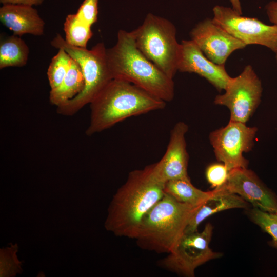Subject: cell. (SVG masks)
<instances>
[{"label":"cell","mask_w":277,"mask_h":277,"mask_svg":"<svg viewBox=\"0 0 277 277\" xmlns=\"http://www.w3.org/2000/svg\"><path fill=\"white\" fill-rule=\"evenodd\" d=\"M249 217L262 230L272 238L271 244L277 248V213H270L253 208L248 211Z\"/></svg>","instance_id":"603a6c76"},{"label":"cell","mask_w":277,"mask_h":277,"mask_svg":"<svg viewBox=\"0 0 277 277\" xmlns=\"http://www.w3.org/2000/svg\"><path fill=\"white\" fill-rule=\"evenodd\" d=\"M188 126L184 122L175 124L171 130L169 143L162 159L155 163L157 171L162 181L189 179L188 174L189 155L185 136Z\"/></svg>","instance_id":"5bb4252c"},{"label":"cell","mask_w":277,"mask_h":277,"mask_svg":"<svg viewBox=\"0 0 277 277\" xmlns=\"http://www.w3.org/2000/svg\"><path fill=\"white\" fill-rule=\"evenodd\" d=\"M165 184L155 163L131 171L109 205L106 230L135 239L144 217L164 195Z\"/></svg>","instance_id":"6da1fadb"},{"label":"cell","mask_w":277,"mask_h":277,"mask_svg":"<svg viewBox=\"0 0 277 277\" xmlns=\"http://www.w3.org/2000/svg\"><path fill=\"white\" fill-rule=\"evenodd\" d=\"M222 187L238 194L254 208L277 213V196L247 168L230 170L227 181Z\"/></svg>","instance_id":"7c38bea8"},{"label":"cell","mask_w":277,"mask_h":277,"mask_svg":"<svg viewBox=\"0 0 277 277\" xmlns=\"http://www.w3.org/2000/svg\"><path fill=\"white\" fill-rule=\"evenodd\" d=\"M44 0H0L3 5H20L26 6H36L42 4Z\"/></svg>","instance_id":"4316f807"},{"label":"cell","mask_w":277,"mask_h":277,"mask_svg":"<svg viewBox=\"0 0 277 277\" xmlns=\"http://www.w3.org/2000/svg\"><path fill=\"white\" fill-rule=\"evenodd\" d=\"M166 102L128 82L112 78L90 103L86 134L92 135L127 118L164 109Z\"/></svg>","instance_id":"7a4b0ae2"},{"label":"cell","mask_w":277,"mask_h":277,"mask_svg":"<svg viewBox=\"0 0 277 277\" xmlns=\"http://www.w3.org/2000/svg\"><path fill=\"white\" fill-rule=\"evenodd\" d=\"M0 20L15 35L44 34L45 22L31 6L3 5L0 8Z\"/></svg>","instance_id":"9a60e30c"},{"label":"cell","mask_w":277,"mask_h":277,"mask_svg":"<svg viewBox=\"0 0 277 277\" xmlns=\"http://www.w3.org/2000/svg\"><path fill=\"white\" fill-rule=\"evenodd\" d=\"M231 4L232 8L238 13L242 14V7L240 0H229Z\"/></svg>","instance_id":"83f0119b"},{"label":"cell","mask_w":277,"mask_h":277,"mask_svg":"<svg viewBox=\"0 0 277 277\" xmlns=\"http://www.w3.org/2000/svg\"><path fill=\"white\" fill-rule=\"evenodd\" d=\"M51 45L64 49L81 67L85 81L83 91L77 95L56 107L61 115L71 116L90 104L96 94L112 79L108 64L107 48L99 43L91 49L71 45L57 34Z\"/></svg>","instance_id":"5b68a950"},{"label":"cell","mask_w":277,"mask_h":277,"mask_svg":"<svg viewBox=\"0 0 277 277\" xmlns=\"http://www.w3.org/2000/svg\"><path fill=\"white\" fill-rule=\"evenodd\" d=\"M230 170L223 163H213L205 170V176L212 188L217 189L223 186L227 181Z\"/></svg>","instance_id":"cb8c5ba5"},{"label":"cell","mask_w":277,"mask_h":277,"mask_svg":"<svg viewBox=\"0 0 277 277\" xmlns=\"http://www.w3.org/2000/svg\"><path fill=\"white\" fill-rule=\"evenodd\" d=\"M165 193L177 201L193 206H199L213 194V190L202 191L194 187L190 179H180L167 181Z\"/></svg>","instance_id":"ac0fdd59"},{"label":"cell","mask_w":277,"mask_h":277,"mask_svg":"<svg viewBox=\"0 0 277 277\" xmlns=\"http://www.w3.org/2000/svg\"><path fill=\"white\" fill-rule=\"evenodd\" d=\"M225 92L217 95L214 103L226 107L230 111L229 121L246 123L259 107L263 92L261 80L250 65L231 78Z\"/></svg>","instance_id":"ba28073f"},{"label":"cell","mask_w":277,"mask_h":277,"mask_svg":"<svg viewBox=\"0 0 277 277\" xmlns=\"http://www.w3.org/2000/svg\"><path fill=\"white\" fill-rule=\"evenodd\" d=\"M29 49L25 41L13 35L0 42V69L8 67H21L28 61Z\"/></svg>","instance_id":"d6986e66"},{"label":"cell","mask_w":277,"mask_h":277,"mask_svg":"<svg viewBox=\"0 0 277 277\" xmlns=\"http://www.w3.org/2000/svg\"><path fill=\"white\" fill-rule=\"evenodd\" d=\"M18 246L10 244V246L2 248L0 250V276H15L16 274H21L22 261H19L16 253Z\"/></svg>","instance_id":"7402d4cb"},{"label":"cell","mask_w":277,"mask_h":277,"mask_svg":"<svg viewBox=\"0 0 277 277\" xmlns=\"http://www.w3.org/2000/svg\"><path fill=\"white\" fill-rule=\"evenodd\" d=\"M249 204L241 196L222 187L213 190V194L201 204L192 216L184 233L197 231L200 224L216 213L234 208H247Z\"/></svg>","instance_id":"2e32d148"},{"label":"cell","mask_w":277,"mask_h":277,"mask_svg":"<svg viewBox=\"0 0 277 277\" xmlns=\"http://www.w3.org/2000/svg\"><path fill=\"white\" fill-rule=\"evenodd\" d=\"M274 53H275V59H276V63H277V50L276 51V52Z\"/></svg>","instance_id":"f1b7e54d"},{"label":"cell","mask_w":277,"mask_h":277,"mask_svg":"<svg viewBox=\"0 0 277 277\" xmlns=\"http://www.w3.org/2000/svg\"><path fill=\"white\" fill-rule=\"evenodd\" d=\"M98 0H84L78 8L76 16L91 26L97 20Z\"/></svg>","instance_id":"d4e9b609"},{"label":"cell","mask_w":277,"mask_h":277,"mask_svg":"<svg viewBox=\"0 0 277 277\" xmlns=\"http://www.w3.org/2000/svg\"><path fill=\"white\" fill-rule=\"evenodd\" d=\"M213 230L212 224L207 223L200 232L184 233L172 250L159 261V265L179 275L194 276L196 268L222 255L209 247Z\"/></svg>","instance_id":"52a82bcc"},{"label":"cell","mask_w":277,"mask_h":277,"mask_svg":"<svg viewBox=\"0 0 277 277\" xmlns=\"http://www.w3.org/2000/svg\"><path fill=\"white\" fill-rule=\"evenodd\" d=\"M132 31L139 50L173 79L178 71L181 51L174 25L166 18L149 13L143 24Z\"/></svg>","instance_id":"8992f818"},{"label":"cell","mask_w":277,"mask_h":277,"mask_svg":"<svg viewBox=\"0 0 277 277\" xmlns=\"http://www.w3.org/2000/svg\"><path fill=\"white\" fill-rule=\"evenodd\" d=\"M108 67L112 78L131 83L166 102L174 96V83L137 47L132 31L120 30L117 42L107 49Z\"/></svg>","instance_id":"3957f363"},{"label":"cell","mask_w":277,"mask_h":277,"mask_svg":"<svg viewBox=\"0 0 277 277\" xmlns=\"http://www.w3.org/2000/svg\"><path fill=\"white\" fill-rule=\"evenodd\" d=\"M213 20L247 46L259 45L274 53L277 50V26L269 25L254 17L243 16L232 8L216 5Z\"/></svg>","instance_id":"30bf717a"},{"label":"cell","mask_w":277,"mask_h":277,"mask_svg":"<svg viewBox=\"0 0 277 277\" xmlns=\"http://www.w3.org/2000/svg\"><path fill=\"white\" fill-rule=\"evenodd\" d=\"M265 10L269 21L277 26V1L269 2L265 6Z\"/></svg>","instance_id":"484cf974"},{"label":"cell","mask_w":277,"mask_h":277,"mask_svg":"<svg viewBox=\"0 0 277 277\" xmlns=\"http://www.w3.org/2000/svg\"><path fill=\"white\" fill-rule=\"evenodd\" d=\"M65 41L69 44L87 48L89 40L93 35L91 26L80 20L75 14H68L64 23Z\"/></svg>","instance_id":"ffe728a7"},{"label":"cell","mask_w":277,"mask_h":277,"mask_svg":"<svg viewBox=\"0 0 277 277\" xmlns=\"http://www.w3.org/2000/svg\"><path fill=\"white\" fill-rule=\"evenodd\" d=\"M199 206L180 202L165 193L144 217L135 239L138 246L158 253H169Z\"/></svg>","instance_id":"277c9868"},{"label":"cell","mask_w":277,"mask_h":277,"mask_svg":"<svg viewBox=\"0 0 277 277\" xmlns=\"http://www.w3.org/2000/svg\"><path fill=\"white\" fill-rule=\"evenodd\" d=\"M191 39L210 60L225 65L235 51L244 48L246 44L229 34L212 18L198 23L190 31Z\"/></svg>","instance_id":"8fae6325"},{"label":"cell","mask_w":277,"mask_h":277,"mask_svg":"<svg viewBox=\"0 0 277 277\" xmlns=\"http://www.w3.org/2000/svg\"><path fill=\"white\" fill-rule=\"evenodd\" d=\"M257 132L256 127L231 121L226 126L211 132L209 140L217 160L224 163L229 170L247 168L249 161L243 153L253 148Z\"/></svg>","instance_id":"9c48e42d"},{"label":"cell","mask_w":277,"mask_h":277,"mask_svg":"<svg viewBox=\"0 0 277 277\" xmlns=\"http://www.w3.org/2000/svg\"><path fill=\"white\" fill-rule=\"evenodd\" d=\"M84 86L81 67L71 57L69 69L63 81L58 86L50 91V102L57 107L77 95L83 91Z\"/></svg>","instance_id":"e0dca14e"},{"label":"cell","mask_w":277,"mask_h":277,"mask_svg":"<svg viewBox=\"0 0 277 277\" xmlns=\"http://www.w3.org/2000/svg\"><path fill=\"white\" fill-rule=\"evenodd\" d=\"M178 71L194 73L205 78L219 91L225 90L231 77L225 65L208 59L191 40H183L177 66Z\"/></svg>","instance_id":"4fadbf2b"},{"label":"cell","mask_w":277,"mask_h":277,"mask_svg":"<svg viewBox=\"0 0 277 277\" xmlns=\"http://www.w3.org/2000/svg\"><path fill=\"white\" fill-rule=\"evenodd\" d=\"M57 53L52 58L47 74L51 89L55 88L62 82L71 64V57L66 51L58 49Z\"/></svg>","instance_id":"44dd1931"}]
</instances>
